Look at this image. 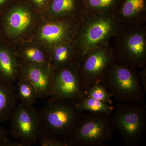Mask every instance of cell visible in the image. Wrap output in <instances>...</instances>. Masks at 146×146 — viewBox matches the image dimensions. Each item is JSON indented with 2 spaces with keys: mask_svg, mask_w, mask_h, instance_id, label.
Masks as SVG:
<instances>
[{
  "mask_svg": "<svg viewBox=\"0 0 146 146\" xmlns=\"http://www.w3.org/2000/svg\"><path fill=\"white\" fill-rule=\"evenodd\" d=\"M123 27L115 13H84L79 19L74 40L75 60L81 63L93 50L109 43Z\"/></svg>",
  "mask_w": 146,
  "mask_h": 146,
  "instance_id": "cell-1",
  "label": "cell"
},
{
  "mask_svg": "<svg viewBox=\"0 0 146 146\" xmlns=\"http://www.w3.org/2000/svg\"><path fill=\"white\" fill-rule=\"evenodd\" d=\"M43 19L30 4L8 5L0 13V39L13 48L33 40Z\"/></svg>",
  "mask_w": 146,
  "mask_h": 146,
  "instance_id": "cell-2",
  "label": "cell"
},
{
  "mask_svg": "<svg viewBox=\"0 0 146 146\" xmlns=\"http://www.w3.org/2000/svg\"><path fill=\"white\" fill-rule=\"evenodd\" d=\"M50 97L39 111L41 130L48 136L67 142L84 112L79 108L77 101Z\"/></svg>",
  "mask_w": 146,
  "mask_h": 146,
  "instance_id": "cell-3",
  "label": "cell"
},
{
  "mask_svg": "<svg viewBox=\"0 0 146 146\" xmlns=\"http://www.w3.org/2000/svg\"><path fill=\"white\" fill-rule=\"evenodd\" d=\"M117 103L145 104L146 92L136 69L115 62L105 74L101 82Z\"/></svg>",
  "mask_w": 146,
  "mask_h": 146,
  "instance_id": "cell-4",
  "label": "cell"
},
{
  "mask_svg": "<svg viewBox=\"0 0 146 146\" xmlns=\"http://www.w3.org/2000/svg\"><path fill=\"white\" fill-rule=\"evenodd\" d=\"M111 46L115 61L134 69L146 65V26H123Z\"/></svg>",
  "mask_w": 146,
  "mask_h": 146,
  "instance_id": "cell-5",
  "label": "cell"
},
{
  "mask_svg": "<svg viewBox=\"0 0 146 146\" xmlns=\"http://www.w3.org/2000/svg\"><path fill=\"white\" fill-rule=\"evenodd\" d=\"M112 115L115 131L124 145L138 146L146 132V104L117 103Z\"/></svg>",
  "mask_w": 146,
  "mask_h": 146,
  "instance_id": "cell-6",
  "label": "cell"
},
{
  "mask_svg": "<svg viewBox=\"0 0 146 146\" xmlns=\"http://www.w3.org/2000/svg\"><path fill=\"white\" fill-rule=\"evenodd\" d=\"M115 131L110 116L89 112L68 138V146H103L112 140Z\"/></svg>",
  "mask_w": 146,
  "mask_h": 146,
  "instance_id": "cell-7",
  "label": "cell"
},
{
  "mask_svg": "<svg viewBox=\"0 0 146 146\" xmlns=\"http://www.w3.org/2000/svg\"><path fill=\"white\" fill-rule=\"evenodd\" d=\"M9 133L16 140L31 146L38 141L41 132L39 110L20 103L11 114Z\"/></svg>",
  "mask_w": 146,
  "mask_h": 146,
  "instance_id": "cell-8",
  "label": "cell"
},
{
  "mask_svg": "<svg viewBox=\"0 0 146 146\" xmlns=\"http://www.w3.org/2000/svg\"><path fill=\"white\" fill-rule=\"evenodd\" d=\"M78 20L44 18L33 40L42 45L49 52L58 45L74 41Z\"/></svg>",
  "mask_w": 146,
  "mask_h": 146,
  "instance_id": "cell-9",
  "label": "cell"
},
{
  "mask_svg": "<svg viewBox=\"0 0 146 146\" xmlns=\"http://www.w3.org/2000/svg\"><path fill=\"white\" fill-rule=\"evenodd\" d=\"M115 62L109 43L100 46L87 54L82 61L80 68L84 91L95 84L101 83L105 74Z\"/></svg>",
  "mask_w": 146,
  "mask_h": 146,
  "instance_id": "cell-10",
  "label": "cell"
},
{
  "mask_svg": "<svg viewBox=\"0 0 146 146\" xmlns=\"http://www.w3.org/2000/svg\"><path fill=\"white\" fill-rule=\"evenodd\" d=\"M81 62L75 60L65 68L55 70L51 96L78 101L84 96L81 81Z\"/></svg>",
  "mask_w": 146,
  "mask_h": 146,
  "instance_id": "cell-11",
  "label": "cell"
},
{
  "mask_svg": "<svg viewBox=\"0 0 146 146\" xmlns=\"http://www.w3.org/2000/svg\"><path fill=\"white\" fill-rule=\"evenodd\" d=\"M19 64L21 74L32 84L36 91L38 98L52 96L55 70L51 65L20 59Z\"/></svg>",
  "mask_w": 146,
  "mask_h": 146,
  "instance_id": "cell-12",
  "label": "cell"
},
{
  "mask_svg": "<svg viewBox=\"0 0 146 146\" xmlns=\"http://www.w3.org/2000/svg\"><path fill=\"white\" fill-rule=\"evenodd\" d=\"M82 0H50L43 16L50 20H79L85 13Z\"/></svg>",
  "mask_w": 146,
  "mask_h": 146,
  "instance_id": "cell-13",
  "label": "cell"
},
{
  "mask_svg": "<svg viewBox=\"0 0 146 146\" xmlns=\"http://www.w3.org/2000/svg\"><path fill=\"white\" fill-rule=\"evenodd\" d=\"M115 14L123 26L144 25L146 22V0H121Z\"/></svg>",
  "mask_w": 146,
  "mask_h": 146,
  "instance_id": "cell-14",
  "label": "cell"
},
{
  "mask_svg": "<svg viewBox=\"0 0 146 146\" xmlns=\"http://www.w3.org/2000/svg\"><path fill=\"white\" fill-rule=\"evenodd\" d=\"M20 74L19 59L14 48L0 39V80L13 83Z\"/></svg>",
  "mask_w": 146,
  "mask_h": 146,
  "instance_id": "cell-15",
  "label": "cell"
},
{
  "mask_svg": "<svg viewBox=\"0 0 146 146\" xmlns=\"http://www.w3.org/2000/svg\"><path fill=\"white\" fill-rule=\"evenodd\" d=\"M14 49L16 56L19 59L50 65L48 52L44 47L34 40L23 42Z\"/></svg>",
  "mask_w": 146,
  "mask_h": 146,
  "instance_id": "cell-16",
  "label": "cell"
},
{
  "mask_svg": "<svg viewBox=\"0 0 146 146\" xmlns=\"http://www.w3.org/2000/svg\"><path fill=\"white\" fill-rule=\"evenodd\" d=\"M18 101L13 83L0 80V123L9 119Z\"/></svg>",
  "mask_w": 146,
  "mask_h": 146,
  "instance_id": "cell-17",
  "label": "cell"
},
{
  "mask_svg": "<svg viewBox=\"0 0 146 146\" xmlns=\"http://www.w3.org/2000/svg\"><path fill=\"white\" fill-rule=\"evenodd\" d=\"M49 54L50 65L54 70L67 67L75 60L76 48L74 41L55 46Z\"/></svg>",
  "mask_w": 146,
  "mask_h": 146,
  "instance_id": "cell-18",
  "label": "cell"
},
{
  "mask_svg": "<svg viewBox=\"0 0 146 146\" xmlns=\"http://www.w3.org/2000/svg\"><path fill=\"white\" fill-rule=\"evenodd\" d=\"M17 99L23 104L33 106L37 98L36 91L32 84L21 74L17 80Z\"/></svg>",
  "mask_w": 146,
  "mask_h": 146,
  "instance_id": "cell-19",
  "label": "cell"
},
{
  "mask_svg": "<svg viewBox=\"0 0 146 146\" xmlns=\"http://www.w3.org/2000/svg\"><path fill=\"white\" fill-rule=\"evenodd\" d=\"M78 106L82 111L92 113H100L110 116L112 115L115 106L84 96L77 101Z\"/></svg>",
  "mask_w": 146,
  "mask_h": 146,
  "instance_id": "cell-20",
  "label": "cell"
},
{
  "mask_svg": "<svg viewBox=\"0 0 146 146\" xmlns=\"http://www.w3.org/2000/svg\"><path fill=\"white\" fill-rule=\"evenodd\" d=\"M85 12L116 13L121 0H82Z\"/></svg>",
  "mask_w": 146,
  "mask_h": 146,
  "instance_id": "cell-21",
  "label": "cell"
},
{
  "mask_svg": "<svg viewBox=\"0 0 146 146\" xmlns=\"http://www.w3.org/2000/svg\"><path fill=\"white\" fill-rule=\"evenodd\" d=\"M84 96L112 105L114 100L105 86L101 83L95 84L84 91Z\"/></svg>",
  "mask_w": 146,
  "mask_h": 146,
  "instance_id": "cell-22",
  "label": "cell"
},
{
  "mask_svg": "<svg viewBox=\"0 0 146 146\" xmlns=\"http://www.w3.org/2000/svg\"><path fill=\"white\" fill-rule=\"evenodd\" d=\"M38 141L42 146H68L67 142L48 136L42 131L38 137Z\"/></svg>",
  "mask_w": 146,
  "mask_h": 146,
  "instance_id": "cell-23",
  "label": "cell"
},
{
  "mask_svg": "<svg viewBox=\"0 0 146 146\" xmlns=\"http://www.w3.org/2000/svg\"><path fill=\"white\" fill-rule=\"evenodd\" d=\"M31 4L35 9L42 13L44 11L49 3L48 0H31Z\"/></svg>",
  "mask_w": 146,
  "mask_h": 146,
  "instance_id": "cell-24",
  "label": "cell"
},
{
  "mask_svg": "<svg viewBox=\"0 0 146 146\" xmlns=\"http://www.w3.org/2000/svg\"><path fill=\"white\" fill-rule=\"evenodd\" d=\"M142 70L138 72V75L140 79L141 85L144 91L146 93V67L141 69Z\"/></svg>",
  "mask_w": 146,
  "mask_h": 146,
  "instance_id": "cell-25",
  "label": "cell"
},
{
  "mask_svg": "<svg viewBox=\"0 0 146 146\" xmlns=\"http://www.w3.org/2000/svg\"><path fill=\"white\" fill-rule=\"evenodd\" d=\"M9 131L6 130L0 125V142L8 139Z\"/></svg>",
  "mask_w": 146,
  "mask_h": 146,
  "instance_id": "cell-26",
  "label": "cell"
},
{
  "mask_svg": "<svg viewBox=\"0 0 146 146\" xmlns=\"http://www.w3.org/2000/svg\"><path fill=\"white\" fill-rule=\"evenodd\" d=\"M9 0H0V13L6 8L7 6Z\"/></svg>",
  "mask_w": 146,
  "mask_h": 146,
  "instance_id": "cell-27",
  "label": "cell"
}]
</instances>
